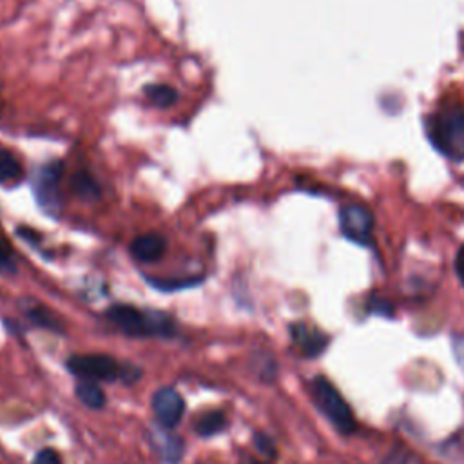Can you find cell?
Returning <instances> with one entry per match:
<instances>
[{"label":"cell","instance_id":"6da1fadb","mask_svg":"<svg viewBox=\"0 0 464 464\" xmlns=\"http://www.w3.org/2000/svg\"><path fill=\"white\" fill-rule=\"evenodd\" d=\"M432 144L452 160L464 158V102L444 97L427 120Z\"/></svg>","mask_w":464,"mask_h":464},{"label":"cell","instance_id":"7a4b0ae2","mask_svg":"<svg viewBox=\"0 0 464 464\" xmlns=\"http://www.w3.org/2000/svg\"><path fill=\"white\" fill-rule=\"evenodd\" d=\"M123 334L135 337H173L177 334L175 321L156 311H140L131 305H113L106 312Z\"/></svg>","mask_w":464,"mask_h":464},{"label":"cell","instance_id":"3957f363","mask_svg":"<svg viewBox=\"0 0 464 464\" xmlns=\"http://www.w3.org/2000/svg\"><path fill=\"white\" fill-rule=\"evenodd\" d=\"M312 397L318 408L326 415L330 423L342 434L349 436L356 430V415L343 396L328 381L326 377L318 375L312 381Z\"/></svg>","mask_w":464,"mask_h":464},{"label":"cell","instance_id":"277c9868","mask_svg":"<svg viewBox=\"0 0 464 464\" xmlns=\"http://www.w3.org/2000/svg\"><path fill=\"white\" fill-rule=\"evenodd\" d=\"M67 370L76 377H82L83 381H116L123 366L118 365L116 359L104 354H88V356H73L66 363Z\"/></svg>","mask_w":464,"mask_h":464},{"label":"cell","instance_id":"5b68a950","mask_svg":"<svg viewBox=\"0 0 464 464\" xmlns=\"http://www.w3.org/2000/svg\"><path fill=\"white\" fill-rule=\"evenodd\" d=\"M62 161H48L42 165L35 173L33 178V191L38 205L50 215H57L60 208V196H59V184L62 178Z\"/></svg>","mask_w":464,"mask_h":464},{"label":"cell","instance_id":"8992f818","mask_svg":"<svg viewBox=\"0 0 464 464\" xmlns=\"http://www.w3.org/2000/svg\"><path fill=\"white\" fill-rule=\"evenodd\" d=\"M151 405L158 423L165 429H175L182 421L185 412L184 399L173 389H160L154 394Z\"/></svg>","mask_w":464,"mask_h":464},{"label":"cell","instance_id":"52a82bcc","mask_svg":"<svg viewBox=\"0 0 464 464\" xmlns=\"http://www.w3.org/2000/svg\"><path fill=\"white\" fill-rule=\"evenodd\" d=\"M340 227L349 240L356 243H368L374 220L368 210L361 205H349L340 213Z\"/></svg>","mask_w":464,"mask_h":464},{"label":"cell","instance_id":"ba28073f","mask_svg":"<svg viewBox=\"0 0 464 464\" xmlns=\"http://www.w3.org/2000/svg\"><path fill=\"white\" fill-rule=\"evenodd\" d=\"M149 441L156 455L165 464H178L184 457V441L169 432V429L161 425H154L149 430Z\"/></svg>","mask_w":464,"mask_h":464},{"label":"cell","instance_id":"9c48e42d","mask_svg":"<svg viewBox=\"0 0 464 464\" xmlns=\"http://www.w3.org/2000/svg\"><path fill=\"white\" fill-rule=\"evenodd\" d=\"M292 340L300 347V350L307 358H318L325 352L328 345V335H325L321 330L307 325V323H294L290 326Z\"/></svg>","mask_w":464,"mask_h":464},{"label":"cell","instance_id":"30bf717a","mask_svg":"<svg viewBox=\"0 0 464 464\" xmlns=\"http://www.w3.org/2000/svg\"><path fill=\"white\" fill-rule=\"evenodd\" d=\"M167 248V241L163 236L149 232V234H142L138 236L133 243H131V255L138 260V262H156L163 256V252Z\"/></svg>","mask_w":464,"mask_h":464},{"label":"cell","instance_id":"8fae6325","mask_svg":"<svg viewBox=\"0 0 464 464\" xmlns=\"http://www.w3.org/2000/svg\"><path fill=\"white\" fill-rule=\"evenodd\" d=\"M71 189L76 196L83 200H98L100 198V187L97 180L88 171H76L71 177Z\"/></svg>","mask_w":464,"mask_h":464},{"label":"cell","instance_id":"7c38bea8","mask_svg":"<svg viewBox=\"0 0 464 464\" xmlns=\"http://www.w3.org/2000/svg\"><path fill=\"white\" fill-rule=\"evenodd\" d=\"M22 177V163L19 158L8 151L0 147V184H13L20 180Z\"/></svg>","mask_w":464,"mask_h":464},{"label":"cell","instance_id":"4fadbf2b","mask_svg":"<svg viewBox=\"0 0 464 464\" xmlns=\"http://www.w3.org/2000/svg\"><path fill=\"white\" fill-rule=\"evenodd\" d=\"M75 392H76L78 401H82L88 408L100 410V408L106 405V396H104V392H102L100 387H98L97 383H93V381H83V383L76 385Z\"/></svg>","mask_w":464,"mask_h":464},{"label":"cell","instance_id":"5bb4252c","mask_svg":"<svg viewBox=\"0 0 464 464\" xmlns=\"http://www.w3.org/2000/svg\"><path fill=\"white\" fill-rule=\"evenodd\" d=\"M225 425H227V421L222 412H208L198 419L194 430L201 437H210V436H216L218 432H222L225 429Z\"/></svg>","mask_w":464,"mask_h":464},{"label":"cell","instance_id":"9a60e30c","mask_svg":"<svg viewBox=\"0 0 464 464\" xmlns=\"http://www.w3.org/2000/svg\"><path fill=\"white\" fill-rule=\"evenodd\" d=\"M147 98L156 106V107H171L178 100V91L167 83H154V86L145 88Z\"/></svg>","mask_w":464,"mask_h":464},{"label":"cell","instance_id":"2e32d148","mask_svg":"<svg viewBox=\"0 0 464 464\" xmlns=\"http://www.w3.org/2000/svg\"><path fill=\"white\" fill-rule=\"evenodd\" d=\"M26 316L38 326H44V328H51V330H59L62 332V325L59 323V319L53 316V312H50L46 307H42L40 303H33L29 309H26Z\"/></svg>","mask_w":464,"mask_h":464},{"label":"cell","instance_id":"e0dca14e","mask_svg":"<svg viewBox=\"0 0 464 464\" xmlns=\"http://www.w3.org/2000/svg\"><path fill=\"white\" fill-rule=\"evenodd\" d=\"M147 281L156 287L158 290L163 292H173V290H182L198 285L201 279L200 278H189V279H156V278H147Z\"/></svg>","mask_w":464,"mask_h":464},{"label":"cell","instance_id":"ac0fdd59","mask_svg":"<svg viewBox=\"0 0 464 464\" xmlns=\"http://www.w3.org/2000/svg\"><path fill=\"white\" fill-rule=\"evenodd\" d=\"M255 444L258 448L260 453H263L265 457H274L276 455V446L272 443V439L265 434H256L255 436Z\"/></svg>","mask_w":464,"mask_h":464},{"label":"cell","instance_id":"d6986e66","mask_svg":"<svg viewBox=\"0 0 464 464\" xmlns=\"http://www.w3.org/2000/svg\"><path fill=\"white\" fill-rule=\"evenodd\" d=\"M33 464H62V459L55 450L44 448L36 453Z\"/></svg>","mask_w":464,"mask_h":464},{"label":"cell","instance_id":"ffe728a7","mask_svg":"<svg viewBox=\"0 0 464 464\" xmlns=\"http://www.w3.org/2000/svg\"><path fill=\"white\" fill-rule=\"evenodd\" d=\"M0 272H15L13 256L3 243H0Z\"/></svg>","mask_w":464,"mask_h":464},{"label":"cell","instance_id":"44dd1931","mask_svg":"<svg viewBox=\"0 0 464 464\" xmlns=\"http://www.w3.org/2000/svg\"><path fill=\"white\" fill-rule=\"evenodd\" d=\"M453 354H455L460 368H464V335L455 337V342H453Z\"/></svg>","mask_w":464,"mask_h":464},{"label":"cell","instance_id":"7402d4cb","mask_svg":"<svg viewBox=\"0 0 464 464\" xmlns=\"http://www.w3.org/2000/svg\"><path fill=\"white\" fill-rule=\"evenodd\" d=\"M455 272L460 279V283L464 285V245L459 248L457 252V258H455Z\"/></svg>","mask_w":464,"mask_h":464},{"label":"cell","instance_id":"603a6c76","mask_svg":"<svg viewBox=\"0 0 464 464\" xmlns=\"http://www.w3.org/2000/svg\"><path fill=\"white\" fill-rule=\"evenodd\" d=\"M17 234L22 238V240H26L28 243H38L40 240V236L36 234V231H33V229H28V227H20V229H17Z\"/></svg>","mask_w":464,"mask_h":464}]
</instances>
